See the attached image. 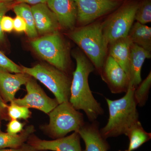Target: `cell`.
I'll list each match as a JSON object with an SVG mask.
<instances>
[{"label": "cell", "instance_id": "6da1fadb", "mask_svg": "<svg viewBox=\"0 0 151 151\" xmlns=\"http://www.w3.org/2000/svg\"><path fill=\"white\" fill-rule=\"evenodd\" d=\"M76 66L73 72L69 102L76 110H82L90 122L96 121L104 111L94 98L89 87L88 78L94 71V65L84 53L77 51L73 53Z\"/></svg>", "mask_w": 151, "mask_h": 151}, {"label": "cell", "instance_id": "7a4b0ae2", "mask_svg": "<svg viewBox=\"0 0 151 151\" xmlns=\"http://www.w3.org/2000/svg\"><path fill=\"white\" fill-rule=\"evenodd\" d=\"M135 88L131 85L125 95L116 100L105 98L109 110L107 124L100 131L103 137H115L125 134L130 127L139 121L137 104L134 98Z\"/></svg>", "mask_w": 151, "mask_h": 151}, {"label": "cell", "instance_id": "3957f363", "mask_svg": "<svg viewBox=\"0 0 151 151\" xmlns=\"http://www.w3.org/2000/svg\"><path fill=\"white\" fill-rule=\"evenodd\" d=\"M69 36L82 50L100 74L108 49V43L103 33L102 23L92 22L74 29Z\"/></svg>", "mask_w": 151, "mask_h": 151}, {"label": "cell", "instance_id": "277c9868", "mask_svg": "<svg viewBox=\"0 0 151 151\" xmlns=\"http://www.w3.org/2000/svg\"><path fill=\"white\" fill-rule=\"evenodd\" d=\"M23 73L42 83L55 96L59 104L69 101L71 81L67 73L52 65L38 64L33 67L22 66Z\"/></svg>", "mask_w": 151, "mask_h": 151}, {"label": "cell", "instance_id": "5b68a950", "mask_svg": "<svg viewBox=\"0 0 151 151\" xmlns=\"http://www.w3.org/2000/svg\"><path fill=\"white\" fill-rule=\"evenodd\" d=\"M48 115L49 123L44 129L54 139L65 137L70 132H78L85 123L83 114L69 101L58 104Z\"/></svg>", "mask_w": 151, "mask_h": 151}, {"label": "cell", "instance_id": "8992f818", "mask_svg": "<svg viewBox=\"0 0 151 151\" xmlns=\"http://www.w3.org/2000/svg\"><path fill=\"white\" fill-rule=\"evenodd\" d=\"M140 1L124 0L122 5L102 23L103 35L108 45L119 39L128 36Z\"/></svg>", "mask_w": 151, "mask_h": 151}, {"label": "cell", "instance_id": "52a82bcc", "mask_svg": "<svg viewBox=\"0 0 151 151\" xmlns=\"http://www.w3.org/2000/svg\"><path fill=\"white\" fill-rule=\"evenodd\" d=\"M31 45L42 58L66 73L69 68L68 47L59 32L34 40Z\"/></svg>", "mask_w": 151, "mask_h": 151}, {"label": "cell", "instance_id": "ba28073f", "mask_svg": "<svg viewBox=\"0 0 151 151\" xmlns=\"http://www.w3.org/2000/svg\"><path fill=\"white\" fill-rule=\"evenodd\" d=\"M77 10V21L81 26L112 12L124 0H74Z\"/></svg>", "mask_w": 151, "mask_h": 151}, {"label": "cell", "instance_id": "9c48e42d", "mask_svg": "<svg viewBox=\"0 0 151 151\" xmlns=\"http://www.w3.org/2000/svg\"><path fill=\"white\" fill-rule=\"evenodd\" d=\"M25 85L26 95L22 98H15L12 102L29 108L37 109L48 114L59 104L55 98L48 97L37 81L31 77Z\"/></svg>", "mask_w": 151, "mask_h": 151}, {"label": "cell", "instance_id": "30bf717a", "mask_svg": "<svg viewBox=\"0 0 151 151\" xmlns=\"http://www.w3.org/2000/svg\"><path fill=\"white\" fill-rule=\"evenodd\" d=\"M113 94L127 92L129 79L122 67L110 55L107 57L100 74Z\"/></svg>", "mask_w": 151, "mask_h": 151}, {"label": "cell", "instance_id": "8fae6325", "mask_svg": "<svg viewBox=\"0 0 151 151\" xmlns=\"http://www.w3.org/2000/svg\"><path fill=\"white\" fill-rule=\"evenodd\" d=\"M81 137L75 132L69 136L52 140H42L32 134L28 139V144L38 150L52 151H83L81 146Z\"/></svg>", "mask_w": 151, "mask_h": 151}, {"label": "cell", "instance_id": "7c38bea8", "mask_svg": "<svg viewBox=\"0 0 151 151\" xmlns=\"http://www.w3.org/2000/svg\"><path fill=\"white\" fill-rule=\"evenodd\" d=\"M46 4L55 15L60 27L71 30L74 29L77 17L74 0H47Z\"/></svg>", "mask_w": 151, "mask_h": 151}, {"label": "cell", "instance_id": "4fadbf2b", "mask_svg": "<svg viewBox=\"0 0 151 151\" xmlns=\"http://www.w3.org/2000/svg\"><path fill=\"white\" fill-rule=\"evenodd\" d=\"M31 77L23 72L13 74L0 68V95L5 102L13 101L17 92Z\"/></svg>", "mask_w": 151, "mask_h": 151}, {"label": "cell", "instance_id": "5bb4252c", "mask_svg": "<svg viewBox=\"0 0 151 151\" xmlns=\"http://www.w3.org/2000/svg\"><path fill=\"white\" fill-rule=\"evenodd\" d=\"M31 9L38 33L46 35L58 31L59 23L46 3L31 6Z\"/></svg>", "mask_w": 151, "mask_h": 151}, {"label": "cell", "instance_id": "9a60e30c", "mask_svg": "<svg viewBox=\"0 0 151 151\" xmlns=\"http://www.w3.org/2000/svg\"><path fill=\"white\" fill-rule=\"evenodd\" d=\"M85 144L83 151H108L110 146L100 133L99 124L97 121L85 123L78 132Z\"/></svg>", "mask_w": 151, "mask_h": 151}, {"label": "cell", "instance_id": "2e32d148", "mask_svg": "<svg viewBox=\"0 0 151 151\" xmlns=\"http://www.w3.org/2000/svg\"><path fill=\"white\" fill-rule=\"evenodd\" d=\"M151 52L132 43L130 51L128 77L129 85L135 89L142 82L141 70L145 60L150 58Z\"/></svg>", "mask_w": 151, "mask_h": 151}, {"label": "cell", "instance_id": "e0dca14e", "mask_svg": "<svg viewBox=\"0 0 151 151\" xmlns=\"http://www.w3.org/2000/svg\"><path fill=\"white\" fill-rule=\"evenodd\" d=\"M132 44V41L127 36L119 39L108 45L109 55L122 67L128 76Z\"/></svg>", "mask_w": 151, "mask_h": 151}, {"label": "cell", "instance_id": "ac0fdd59", "mask_svg": "<svg viewBox=\"0 0 151 151\" xmlns=\"http://www.w3.org/2000/svg\"><path fill=\"white\" fill-rule=\"evenodd\" d=\"M128 36L132 43L151 52V27L137 22L133 24Z\"/></svg>", "mask_w": 151, "mask_h": 151}, {"label": "cell", "instance_id": "d6986e66", "mask_svg": "<svg viewBox=\"0 0 151 151\" xmlns=\"http://www.w3.org/2000/svg\"><path fill=\"white\" fill-rule=\"evenodd\" d=\"M35 132L32 125L28 126L19 134L12 135L7 132H0V150L19 147L27 141L30 136Z\"/></svg>", "mask_w": 151, "mask_h": 151}, {"label": "cell", "instance_id": "ffe728a7", "mask_svg": "<svg viewBox=\"0 0 151 151\" xmlns=\"http://www.w3.org/2000/svg\"><path fill=\"white\" fill-rule=\"evenodd\" d=\"M125 135L129 140V151L137 150L151 139V133L145 131L139 121L130 127Z\"/></svg>", "mask_w": 151, "mask_h": 151}, {"label": "cell", "instance_id": "44dd1931", "mask_svg": "<svg viewBox=\"0 0 151 151\" xmlns=\"http://www.w3.org/2000/svg\"><path fill=\"white\" fill-rule=\"evenodd\" d=\"M14 11L17 16L24 20L27 25V34L32 39L37 37L38 33L35 27L34 18L31 6L27 4L19 3L14 6Z\"/></svg>", "mask_w": 151, "mask_h": 151}, {"label": "cell", "instance_id": "7402d4cb", "mask_svg": "<svg viewBox=\"0 0 151 151\" xmlns=\"http://www.w3.org/2000/svg\"><path fill=\"white\" fill-rule=\"evenodd\" d=\"M151 86V73L150 71L145 79L140 83L135 89L134 98L137 105L142 107L145 105Z\"/></svg>", "mask_w": 151, "mask_h": 151}, {"label": "cell", "instance_id": "603a6c76", "mask_svg": "<svg viewBox=\"0 0 151 151\" xmlns=\"http://www.w3.org/2000/svg\"><path fill=\"white\" fill-rule=\"evenodd\" d=\"M135 20L143 24L151 22V0H141L135 14Z\"/></svg>", "mask_w": 151, "mask_h": 151}, {"label": "cell", "instance_id": "cb8c5ba5", "mask_svg": "<svg viewBox=\"0 0 151 151\" xmlns=\"http://www.w3.org/2000/svg\"><path fill=\"white\" fill-rule=\"evenodd\" d=\"M29 108L20 106L11 102L7 108L8 116L11 119H24L27 120L31 116Z\"/></svg>", "mask_w": 151, "mask_h": 151}, {"label": "cell", "instance_id": "d4e9b609", "mask_svg": "<svg viewBox=\"0 0 151 151\" xmlns=\"http://www.w3.org/2000/svg\"><path fill=\"white\" fill-rule=\"evenodd\" d=\"M0 68L7 70L11 73H19L22 72L21 67L15 63L5 55L0 50Z\"/></svg>", "mask_w": 151, "mask_h": 151}, {"label": "cell", "instance_id": "484cf974", "mask_svg": "<svg viewBox=\"0 0 151 151\" xmlns=\"http://www.w3.org/2000/svg\"><path fill=\"white\" fill-rule=\"evenodd\" d=\"M24 124L18 120L11 119L7 125L6 132L12 135L18 134L24 129Z\"/></svg>", "mask_w": 151, "mask_h": 151}, {"label": "cell", "instance_id": "4316f807", "mask_svg": "<svg viewBox=\"0 0 151 151\" xmlns=\"http://www.w3.org/2000/svg\"><path fill=\"white\" fill-rule=\"evenodd\" d=\"M1 26L3 32H11L14 29V19L11 17L4 16L1 20Z\"/></svg>", "mask_w": 151, "mask_h": 151}, {"label": "cell", "instance_id": "83f0119b", "mask_svg": "<svg viewBox=\"0 0 151 151\" xmlns=\"http://www.w3.org/2000/svg\"><path fill=\"white\" fill-rule=\"evenodd\" d=\"M14 29L18 32H26L27 25L23 19L20 17L17 16L14 19Z\"/></svg>", "mask_w": 151, "mask_h": 151}, {"label": "cell", "instance_id": "f1b7e54d", "mask_svg": "<svg viewBox=\"0 0 151 151\" xmlns=\"http://www.w3.org/2000/svg\"><path fill=\"white\" fill-rule=\"evenodd\" d=\"M9 6L8 3L0 2V42L3 41L4 39V32L2 30L1 26V22L3 17L9 11Z\"/></svg>", "mask_w": 151, "mask_h": 151}, {"label": "cell", "instance_id": "f546056e", "mask_svg": "<svg viewBox=\"0 0 151 151\" xmlns=\"http://www.w3.org/2000/svg\"><path fill=\"white\" fill-rule=\"evenodd\" d=\"M0 151H37L32 146L28 143H24L21 147L16 148L1 149Z\"/></svg>", "mask_w": 151, "mask_h": 151}, {"label": "cell", "instance_id": "4dcf8cb0", "mask_svg": "<svg viewBox=\"0 0 151 151\" xmlns=\"http://www.w3.org/2000/svg\"><path fill=\"white\" fill-rule=\"evenodd\" d=\"M8 107V105H7L0 95V118L5 119L9 118L7 115Z\"/></svg>", "mask_w": 151, "mask_h": 151}, {"label": "cell", "instance_id": "1f68e13d", "mask_svg": "<svg viewBox=\"0 0 151 151\" xmlns=\"http://www.w3.org/2000/svg\"><path fill=\"white\" fill-rule=\"evenodd\" d=\"M19 3H24L28 5H35L38 4L46 3L47 0H16Z\"/></svg>", "mask_w": 151, "mask_h": 151}, {"label": "cell", "instance_id": "d6a6232c", "mask_svg": "<svg viewBox=\"0 0 151 151\" xmlns=\"http://www.w3.org/2000/svg\"><path fill=\"white\" fill-rule=\"evenodd\" d=\"M14 1V0H0V2L9 3Z\"/></svg>", "mask_w": 151, "mask_h": 151}, {"label": "cell", "instance_id": "836d02e7", "mask_svg": "<svg viewBox=\"0 0 151 151\" xmlns=\"http://www.w3.org/2000/svg\"><path fill=\"white\" fill-rule=\"evenodd\" d=\"M119 151H128V150H124V151L119 150Z\"/></svg>", "mask_w": 151, "mask_h": 151}, {"label": "cell", "instance_id": "e575fe53", "mask_svg": "<svg viewBox=\"0 0 151 151\" xmlns=\"http://www.w3.org/2000/svg\"><path fill=\"white\" fill-rule=\"evenodd\" d=\"M46 151V150H38V151Z\"/></svg>", "mask_w": 151, "mask_h": 151}, {"label": "cell", "instance_id": "d590c367", "mask_svg": "<svg viewBox=\"0 0 151 151\" xmlns=\"http://www.w3.org/2000/svg\"><path fill=\"white\" fill-rule=\"evenodd\" d=\"M0 132H1V124H0Z\"/></svg>", "mask_w": 151, "mask_h": 151}]
</instances>
